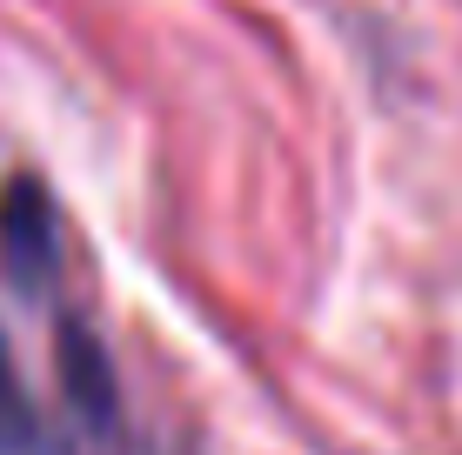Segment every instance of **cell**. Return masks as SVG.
I'll list each match as a JSON object with an SVG mask.
<instances>
[{"mask_svg":"<svg viewBox=\"0 0 462 455\" xmlns=\"http://www.w3.org/2000/svg\"><path fill=\"white\" fill-rule=\"evenodd\" d=\"M0 268L21 295H47L60 275V214L34 175L0 181Z\"/></svg>","mask_w":462,"mask_h":455,"instance_id":"1","label":"cell"},{"mask_svg":"<svg viewBox=\"0 0 462 455\" xmlns=\"http://www.w3.org/2000/svg\"><path fill=\"white\" fill-rule=\"evenodd\" d=\"M54 349H60V388H68L74 415H81L88 429H107V422H115V362H107V349L94 341V328L60 322Z\"/></svg>","mask_w":462,"mask_h":455,"instance_id":"2","label":"cell"},{"mask_svg":"<svg viewBox=\"0 0 462 455\" xmlns=\"http://www.w3.org/2000/svg\"><path fill=\"white\" fill-rule=\"evenodd\" d=\"M0 442H21V449L41 442L34 409H27V388H21V375H14V362H7V341H0Z\"/></svg>","mask_w":462,"mask_h":455,"instance_id":"3","label":"cell"}]
</instances>
